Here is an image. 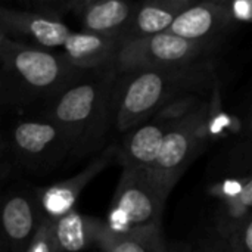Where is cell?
Returning a JSON list of instances; mask_svg holds the SVG:
<instances>
[{
    "instance_id": "obj_1",
    "label": "cell",
    "mask_w": 252,
    "mask_h": 252,
    "mask_svg": "<svg viewBox=\"0 0 252 252\" xmlns=\"http://www.w3.org/2000/svg\"><path fill=\"white\" fill-rule=\"evenodd\" d=\"M210 65L201 61L188 66L134 69L117 75L112 92V121L128 133L173 102L193 96L205 86Z\"/></svg>"
},
{
    "instance_id": "obj_2",
    "label": "cell",
    "mask_w": 252,
    "mask_h": 252,
    "mask_svg": "<svg viewBox=\"0 0 252 252\" xmlns=\"http://www.w3.org/2000/svg\"><path fill=\"white\" fill-rule=\"evenodd\" d=\"M118 72L114 65L84 71L49 100L47 115L65 131L72 154L97 148L112 118V92Z\"/></svg>"
},
{
    "instance_id": "obj_3",
    "label": "cell",
    "mask_w": 252,
    "mask_h": 252,
    "mask_svg": "<svg viewBox=\"0 0 252 252\" xmlns=\"http://www.w3.org/2000/svg\"><path fill=\"white\" fill-rule=\"evenodd\" d=\"M83 72L52 50L9 37L0 46V99L3 105L50 100Z\"/></svg>"
},
{
    "instance_id": "obj_4",
    "label": "cell",
    "mask_w": 252,
    "mask_h": 252,
    "mask_svg": "<svg viewBox=\"0 0 252 252\" xmlns=\"http://www.w3.org/2000/svg\"><path fill=\"white\" fill-rule=\"evenodd\" d=\"M167 196L151 173L123 167L109 217L105 223L115 233L161 229V217Z\"/></svg>"
},
{
    "instance_id": "obj_5",
    "label": "cell",
    "mask_w": 252,
    "mask_h": 252,
    "mask_svg": "<svg viewBox=\"0 0 252 252\" xmlns=\"http://www.w3.org/2000/svg\"><path fill=\"white\" fill-rule=\"evenodd\" d=\"M208 105L199 102L190 112L170 123L151 171L154 180L170 195L182 174L205 145Z\"/></svg>"
},
{
    "instance_id": "obj_6",
    "label": "cell",
    "mask_w": 252,
    "mask_h": 252,
    "mask_svg": "<svg viewBox=\"0 0 252 252\" xmlns=\"http://www.w3.org/2000/svg\"><path fill=\"white\" fill-rule=\"evenodd\" d=\"M210 47L211 44L189 41L170 32H161L121 43L112 65L118 74L134 69L188 66L201 62Z\"/></svg>"
},
{
    "instance_id": "obj_7",
    "label": "cell",
    "mask_w": 252,
    "mask_h": 252,
    "mask_svg": "<svg viewBox=\"0 0 252 252\" xmlns=\"http://www.w3.org/2000/svg\"><path fill=\"white\" fill-rule=\"evenodd\" d=\"M10 146L15 157L32 168L56 165L72 154V145L65 131L47 118L16 123L10 131Z\"/></svg>"
},
{
    "instance_id": "obj_8",
    "label": "cell",
    "mask_w": 252,
    "mask_h": 252,
    "mask_svg": "<svg viewBox=\"0 0 252 252\" xmlns=\"http://www.w3.org/2000/svg\"><path fill=\"white\" fill-rule=\"evenodd\" d=\"M0 27L6 35H19L27 38L28 44L52 52L62 47L72 32L59 18L52 15L4 6H0Z\"/></svg>"
},
{
    "instance_id": "obj_9",
    "label": "cell",
    "mask_w": 252,
    "mask_h": 252,
    "mask_svg": "<svg viewBox=\"0 0 252 252\" xmlns=\"http://www.w3.org/2000/svg\"><path fill=\"white\" fill-rule=\"evenodd\" d=\"M233 22L232 10L221 1H193L173 21L167 32L189 41L213 44Z\"/></svg>"
},
{
    "instance_id": "obj_10",
    "label": "cell",
    "mask_w": 252,
    "mask_h": 252,
    "mask_svg": "<svg viewBox=\"0 0 252 252\" xmlns=\"http://www.w3.org/2000/svg\"><path fill=\"white\" fill-rule=\"evenodd\" d=\"M117 151L118 148L115 145H111L77 176L40 190L37 204L41 214L53 220L74 210V205L78 201V196L81 195L83 189L109 165Z\"/></svg>"
},
{
    "instance_id": "obj_11",
    "label": "cell",
    "mask_w": 252,
    "mask_h": 252,
    "mask_svg": "<svg viewBox=\"0 0 252 252\" xmlns=\"http://www.w3.org/2000/svg\"><path fill=\"white\" fill-rule=\"evenodd\" d=\"M168 126V121L159 117H152L151 120L130 130L123 142L121 149L117 151V154L121 157L123 167L131 168L134 171L151 173L158 158Z\"/></svg>"
},
{
    "instance_id": "obj_12",
    "label": "cell",
    "mask_w": 252,
    "mask_h": 252,
    "mask_svg": "<svg viewBox=\"0 0 252 252\" xmlns=\"http://www.w3.org/2000/svg\"><path fill=\"white\" fill-rule=\"evenodd\" d=\"M192 3V0H149L136 3L133 15L118 37L120 44L167 32L177 15Z\"/></svg>"
},
{
    "instance_id": "obj_13",
    "label": "cell",
    "mask_w": 252,
    "mask_h": 252,
    "mask_svg": "<svg viewBox=\"0 0 252 252\" xmlns=\"http://www.w3.org/2000/svg\"><path fill=\"white\" fill-rule=\"evenodd\" d=\"M134 7V1L124 0H78L71 1L69 10L80 16L83 31L118 38Z\"/></svg>"
},
{
    "instance_id": "obj_14",
    "label": "cell",
    "mask_w": 252,
    "mask_h": 252,
    "mask_svg": "<svg viewBox=\"0 0 252 252\" xmlns=\"http://www.w3.org/2000/svg\"><path fill=\"white\" fill-rule=\"evenodd\" d=\"M41 211L37 201L24 195H12L0 210V230L4 244L12 252H24L34 236Z\"/></svg>"
},
{
    "instance_id": "obj_15",
    "label": "cell",
    "mask_w": 252,
    "mask_h": 252,
    "mask_svg": "<svg viewBox=\"0 0 252 252\" xmlns=\"http://www.w3.org/2000/svg\"><path fill=\"white\" fill-rule=\"evenodd\" d=\"M56 252H83L99 247V239L106 227L100 219L81 214L75 208L50 220Z\"/></svg>"
},
{
    "instance_id": "obj_16",
    "label": "cell",
    "mask_w": 252,
    "mask_h": 252,
    "mask_svg": "<svg viewBox=\"0 0 252 252\" xmlns=\"http://www.w3.org/2000/svg\"><path fill=\"white\" fill-rule=\"evenodd\" d=\"M120 41L117 37L93 32H71L62 46V56L80 71H92L114 63Z\"/></svg>"
},
{
    "instance_id": "obj_17",
    "label": "cell",
    "mask_w": 252,
    "mask_h": 252,
    "mask_svg": "<svg viewBox=\"0 0 252 252\" xmlns=\"http://www.w3.org/2000/svg\"><path fill=\"white\" fill-rule=\"evenodd\" d=\"M102 252H167L161 229L115 233L105 227L99 239Z\"/></svg>"
},
{
    "instance_id": "obj_18",
    "label": "cell",
    "mask_w": 252,
    "mask_h": 252,
    "mask_svg": "<svg viewBox=\"0 0 252 252\" xmlns=\"http://www.w3.org/2000/svg\"><path fill=\"white\" fill-rule=\"evenodd\" d=\"M24 252H56L50 219L41 216L40 224Z\"/></svg>"
},
{
    "instance_id": "obj_19",
    "label": "cell",
    "mask_w": 252,
    "mask_h": 252,
    "mask_svg": "<svg viewBox=\"0 0 252 252\" xmlns=\"http://www.w3.org/2000/svg\"><path fill=\"white\" fill-rule=\"evenodd\" d=\"M229 239L233 252H252L251 216L229 235Z\"/></svg>"
},
{
    "instance_id": "obj_20",
    "label": "cell",
    "mask_w": 252,
    "mask_h": 252,
    "mask_svg": "<svg viewBox=\"0 0 252 252\" xmlns=\"http://www.w3.org/2000/svg\"><path fill=\"white\" fill-rule=\"evenodd\" d=\"M0 106H4L3 102H1V99H0ZM4 148H6V142H4V136H3V133H1V130H0V155H1V152L4 151Z\"/></svg>"
},
{
    "instance_id": "obj_21",
    "label": "cell",
    "mask_w": 252,
    "mask_h": 252,
    "mask_svg": "<svg viewBox=\"0 0 252 252\" xmlns=\"http://www.w3.org/2000/svg\"><path fill=\"white\" fill-rule=\"evenodd\" d=\"M6 174H7V165L0 162V182L4 179V176H6Z\"/></svg>"
},
{
    "instance_id": "obj_22",
    "label": "cell",
    "mask_w": 252,
    "mask_h": 252,
    "mask_svg": "<svg viewBox=\"0 0 252 252\" xmlns=\"http://www.w3.org/2000/svg\"><path fill=\"white\" fill-rule=\"evenodd\" d=\"M6 37H7V35H6V32H4V31L1 30V27H0V46H1V43L4 41V38H6Z\"/></svg>"
}]
</instances>
